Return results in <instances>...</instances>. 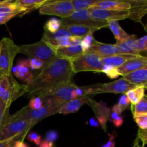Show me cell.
Returning <instances> with one entry per match:
<instances>
[{"label":"cell","mask_w":147,"mask_h":147,"mask_svg":"<svg viewBox=\"0 0 147 147\" xmlns=\"http://www.w3.org/2000/svg\"><path fill=\"white\" fill-rule=\"evenodd\" d=\"M146 65H147V57L143 55H138L134 58L129 60L123 65L119 67L118 70L120 76L123 77L129 73L139 70Z\"/></svg>","instance_id":"cell-15"},{"label":"cell","mask_w":147,"mask_h":147,"mask_svg":"<svg viewBox=\"0 0 147 147\" xmlns=\"http://www.w3.org/2000/svg\"><path fill=\"white\" fill-rule=\"evenodd\" d=\"M87 53L96 55L101 59L109 56L121 54L116 44H107L100 42L97 40L93 42V45Z\"/></svg>","instance_id":"cell-13"},{"label":"cell","mask_w":147,"mask_h":147,"mask_svg":"<svg viewBox=\"0 0 147 147\" xmlns=\"http://www.w3.org/2000/svg\"><path fill=\"white\" fill-rule=\"evenodd\" d=\"M63 26L72 36H76V37H84L89 33L94 32L96 31L93 29L85 26L78 25V24H65L63 23Z\"/></svg>","instance_id":"cell-24"},{"label":"cell","mask_w":147,"mask_h":147,"mask_svg":"<svg viewBox=\"0 0 147 147\" xmlns=\"http://www.w3.org/2000/svg\"><path fill=\"white\" fill-rule=\"evenodd\" d=\"M135 48L138 55L147 57V34L137 39Z\"/></svg>","instance_id":"cell-31"},{"label":"cell","mask_w":147,"mask_h":147,"mask_svg":"<svg viewBox=\"0 0 147 147\" xmlns=\"http://www.w3.org/2000/svg\"><path fill=\"white\" fill-rule=\"evenodd\" d=\"M83 53V51L80 44L77 45L69 46V47H63V48H60L57 50V57H62V58L69 59V60L78 55H80Z\"/></svg>","instance_id":"cell-22"},{"label":"cell","mask_w":147,"mask_h":147,"mask_svg":"<svg viewBox=\"0 0 147 147\" xmlns=\"http://www.w3.org/2000/svg\"><path fill=\"white\" fill-rule=\"evenodd\" d=\"M20 52L19 45L9 37L0 40V78L11 75L14 58Z\"/></svg>","instance_id":"cell-6"},{"label":"cell","mask_w":147,"mask_h":147,"mask_svg":"<svg viewBox=\"0 0 147 147\" xmlns=\"http://www.w3.org/2000/svg\"><path fill=\"white\" fill-rule=\"evenodd\" d=\"M101 73L106 74L108 77H109L111 79L116 78H118L120 76V74L119 73V70H118V68L110 65H103Z\"/></svg>","instance_id":"cell-34"},{"label":"cell","mask_w":147,"mask_h":147,"mask_svg":"<svg viewBox=\"0 0 147 147\" xmlns=\"http://www.w3.org/2000/svg\"><path fill=\"white\" fill-rule=\"evenodd\" d=\"M38 147H55V146L53 142H49V141L44 139V140L42 141L41 144L39 145Z\"/></svg>","instance_id":"cell-48"},{"label":"cell","mask_w":147,"mask_h":147,"mask_svg":"<svg viewBox=\"0 0 147 147\" xmlns=\"http://www.w3.org/2000/svg\"><path fill=\"white\" fill-rule=\"evenodd\" d=\"M99 0H73V4L75 11L81 9H89L94 7Z\"/></svg>","instance_id":"cell-30"},{"label":"cell","mask_w":147,"mask_h":147,"mask_svg":"<svg viewBox=\"0 0 147 147\" xmlns=\"http://www.w3.org/2000/svg\"><path fill=\"white\" fill-rule=\"evenodd\" d=\"M29 67L32 70H39V69L42 68L44 66V63L40 60H37L35 58H31L28 60Z\"/></svg>","instance_id":"cell-39"},{"label":"cell","mask_w":147,"mask_h":147,"mask_svg":"<svg viewBox=\"0 0 147 147\" xmlns=\"http://www.w3.org/2000/svg\"><path fill=\"white\" fill-rule=\"evenodd\" d=\"M14 147H29L26 144L24 143V142L22 140L17 141L14 144Z\"/></svg>","instance_id":"cell-50"},{"label":"cell","mask_w":147,"mask_h":147,"mask_svg":"<svg viewBox=\"0 0 147 147\" xmlns=\"http://www.w3.org/2000/svg\"><path fill=\"white\" fill-rule=\"evenodd\" d=\"M72 69L76 74L80 72L101 73L103 64L100 57L93 53H84L70 59Z\"/></svg>","instance_id":"cell-8"},{"label":"cell","mask_w":147,"mask_h":147,"mask_svg":"<svg viewBox=\"0 0 147 147\" xmlns=\"http://www.w3.org/2000/svg\"><path fill=\"white\" fill-rule=\"evenodd\" d=\"M137 138L142 142L143 146L147 144V130H141L139 129L137 133Z\"/></svg>","instance_id":"cell-44"},{"label":"cell","mask_w":147,"mask_h":147,"mask_svg":"<svg viewBox=\"0 0 147 147\" xmlns=\"http://www.w3.org/2000/svg\"><path fill=\"white\" fill-rule=\"evenodd\" d=\"M93 8L115 10V11H129L130 4L127 0H121V1H110V0L100 1L99 0Z\"/></svg>","instance_id":"cell-16"},{"label":"cell","mask_w":147,"mask_h":147,"mask_svg":"<svg viewBox=\"0 0 147 147\" xmlns=\"http://www.w3.org/2000/svg\"><path fill=\"white\" fill-rule=\"evenodd\" d=\"M90 99V96H84L80 98H74L66 103L59 111L58 113L60 114H70V113H76L81 108L85 103H87Z\"/></svg>","instance_id":"cell-18"},{"label":"cell","mask_w":147,"mask_h":147,"mask_svg":"<svg viewBox=\"0 0 147 147\" xmlns=\"http://www.w3.org/2000/svg\"><path fill=\"white\" fill-rule=\"evenodd\" d=\"M145 90L144 86H137L134 88L131 89L126 93L130 103L131 105H135L142 100V98L145 96Z\"/></svg>","instance_id":"cell-26"},{"label":"cell","mask_w":147,"mask_h":147,"mask_svg":"<svg viewBox=\"0 0 147 147\" xmlns=\"http://www.w3.org/2000/svg\"><path fill=\"white\" fill-rule=\"evenodd\" d=\"M16 113L22 118L30 120L34 125L37 124L42 119L52 116V115H55L53 110L50 107L44 104H43L42 107L38 110H33V109H30L27 105Z\"/></svg>","instance_id":"cell-11"},{"label":"cell","mask_w":147,"mask_h":147,"mask_svg":"<svg viewBox=\"0 0 147 147\" xmlns=\"http://www.w3.org/2000/svg\"><path fill=\"white\" fill-rule=\"evenodd\" d=\"M137 37L134 34H130L127 39L120 42L116 43L121 54L138 55L136 52V42Z\"/></svg>","instance_id":"cell-21"},{"label":"cell","mask_w":147,"mask_h":147,"mask_svg":"<svg viewBox=\"0 0 147 147\" xmlns=\"http://www.w3.org/2000/svg\"><path fill=\"white\" fill-rule=\"evenodd\" d=\"M59 134L58 133H57V131H48L46 134L45 139L54 143L55 141L57 140Z\"/></svg>","instance_id":"cell-43"},{"label":"cell","mask_w":147,"mask_h":147,"mask_svg":"<svg viewBox=\"0 0 147 147\" xmlns=\"http://www.w3.org/2000/svg\"><path fill=\"white\" fill-rule=\"evenodd\" d=\"M111 111L116 112V113H117L118 114L121 115V114L122 112H123V111H122L121 109V108L119 107V105L116 104V105H114V106H113V108H112Z\"/></svg>","instance_id":"cell-49"},{"label":"cell","mask_w":147,"mask_h":147,"mask_svg":"<svg viewBox=\"0 0 147 147\" xmlns=\"http://www.w3.org/2000/svg\"><path fill=\"white\" fill-rule=\"evenodd\" d=\"M20 52L25 55L29 59L35 58L44 63V65L50 63L57 58V50L50 43L42 39L33 44L19 45Z\"/></svg>","instance_id":"cell-4"},{"label":"cell","mask_w":147,"mask_h":147,"mask_svg":"<svg viewBox=\"0 0 147 147\" xmlns=\"http://www.w3.org/2000/svg\"><path fill=\"white\" fill-rule=\"evenodd\" d=\"M78 87L73 80L66 82L49 90L40 98L42 100L43 104L50 107L56 114L66 103L73 100V93Z\"/></svg>","instance_id":"cell-2"},{"label":"cell","mask_w":147,"mask_h":147,"mask_svg":"<svg viewBox=\"0 0 147 147\" xmlns=\"http://www.w3.org/2000/svg\"><path fill=\"white\" fill-rule=\"evenodd\" d=\"M29 13L28 10L15 3V1L8 0L7 2L0 4V14H17L20 16Z\"/></svg>","instance_id":"cell-20"},{"label":"cell","mask_w":147,"mask_h":147,"mask_svg":"<svg viewBox=\"0 0 147 147\" xmlns=\"http://www.w3.org/2000/svg\"><path fill=\"white\" fill-rule=\"evenodd\" d=\"M144 88H145V89H147V83H146V85H145L144 86Z\"/></svg>","instance_id":"cell-53"},{"label":"cell","mask_w":147,"mask_h":147,"mask_svg":"<svg viewBox=\"0 0 147 147\" xmlns=\"http://www.w3.org/2000/svg\"><path fill=\"white\" fill-rule=\"evenodd\" d=\"M132 147H143V146H142L140 144H139V139H138V138H136V139H135L134 142L133 146Z\"/></svg>","instance_id":"cell-51"},{"label":"cell","mask_w":147,"mask_h":147,"mask_svg":"<svg viewBox=\"0 0 147 147\" xmlns=\"http://www.w3.org/2000/svg\"><path fill=\"white\" fill-rule=\"evenodd\" d=\"M7 1H8V0H0V4H4V3L7 2Z\"/></svg>","instance_id":"cell-52"},{"label":"cell","mask_w":147,"mask_h":147,"mask_svg":"<svg viewBox=\"0 0 147 147\" xmlns=\"http://www.w3.org/2000/svg\"><path fill=\"white\" fill-rule=\"evenodd\" d=\"M74 75L70 60L57 57L44 65L41 72L27 85V96L31 98L40 97L59 85L73 80Z\"/></svg>","instance_id":"cell-1"},{"label":"cell","mask_w":147,"mask_h":147,"mask_svg":"<svg viewBox=\"0 0 147 147\" xmlns=\"http://www.w3.org/2000/svg\"><path fill=\"white\" fill-rule=\"evenodd\" d=\"M48 0H17L15 3L21 7H24L29 12L36 9H40Z\"/></svg>","instance_id":"cell-27"},{"label":"cell","mask_w":147,"mask_h":147,"mask_svg":"<svg viewBox=\"0 0 147 147\" xmlns=\"http://www.w3.org/2000/svg\"><path fill=\"white\" fill-rule=\"evenodd\" d=\"M131 110L133 113V118L147 115V95L145 94L142 100L138 102L136 104L131 105Z\"/></svg>","instance_id":"cell-28"},{"label":"cell","mask_w":147,"mask_h":147,"mask_svg":"<svg viewBox=\"0 0 147 147\" xmlns=\"http://www.w3.org/2000/svg\"><path fill=\"white\" fill-rule=\"evenodd\" d=\"M118 105H119V106L121 109L123 111L129 107V105H130V102H129L126 94H123V96L121 97L120 100H119V103H118Z\"/></svg>","instance_id":"cell-41"},{"label":"cell","mask_w":147,"mask_h":147,"mask_svg":"<svg viewBox=\"0 0 147 147\" xmlns=\"http://www.w3.org/2000/svg\"><path fill=\"white\" fill-rule=\"evenodd\" d=\"M137 86L134 85L126 80L124 78H121L116 80L106 83H97L88 86H83L86 96H94L100 93H123L126 94L131 89L134 88Z\"/></svg>","instance_id":"cell-7"},{"label":"cell","mask_w":147,"mask_h":147,"mask_svg":"<svg viewBox=\"0 0 147 147\" xmlns=\"http://www.w3.org/2000/svg\"><path fill=\"white\" fill-rule=\"evenodd\" d=\"M27 85L20 84L12 74L0 78V99L8 106L27 93Z\"/></svg>","instance_id":"cell-5"},{"label":"cell","mask_w":147,"mask_h":147,"mask_svg":"<svg viewBox=\"0 0 147 147\" xmlns=\"http://www.w3.org/2000/svg\"><path fill=\"white\" fill-rule=\"evenodd\" d=\"M65 24H78L93 29L96 31L104 27H109L108 22L98 21L92 18L88 9H81L75 11L71 16L61 19Z\"/></svg>","instance_id":"cell-9"},{"label":"cell","mask_w":147,"mask_h":147,"mask_svg":"<svg viewBox=\"0 0 147 147\" xmlns=\"http://www.w3.org/2000/svg\"><path fill=\"white\" fill-rule=\"evenodd\" d=\"M17 16L20 17V15L17 14H0V25L6 24L10 20Z\"/></svg>","instance_id":"cell-42"},{"label":"cell","mask_w":147,"mask_h":147,"mask_svg":"<svg viewBox=\"0 0 147 147\" xmlns=\"http://www.w3.org/2000/svg\"><path fill=\"white\" fill-rule=\"evenodd\" d=\"M63 26V22L61 20L57 18H51L45 24V31L50 34H54L57 30H60Z\"/></svg>","instance_id":"cell-29"},{"label":"cell","mask_w":147,"mask_h":147,"mask_svg":"<svg viewBox=\"0 0 147 147\" xmlns=\"http://www.w3.org/2000/svg\"><path fill=\"white\" fill-rule=\"evenodd\" d=\"M112 122H113V124L115 125V126H116V127H120V126H121L122 124L123 123V118H122L121 116H119L117 118H116V119H115Z\"/></svg>","instance_id":"cell-46"},{"label":"cell","mask_w":147,"mask_h":147,"mask_svg":"<svg viewBox=\"0 0 147 147\" xmlns=\"http://www.w3.org/2000/svg\"><path fill=\"white\" fill-rule=\"evenodd\" d=\"M19 140L23 141L24 139L22 137H15L13 138V139L2 141V142H0V147H14L15 142Z\"/></svg>","instance_id":"cell-40"},{"label":"cell","mask_w":147,"mask_h":147,"mask_svg":"<svg viewBox=\"0 0 147 147\" xmlns=\"http://www.w3.org/2000/svg\"><path fill=\"white\" fill-rule=\"evenodd\" d=\"M26 138L27 139V140H29L31 142H34L37 146H39V145L41 144L42 142V137L40 134L35 133V132H29L27 134Z\"/></svg>","instance_id":"cell-38"},{"label":"cell","mask_w":147,"mask_h":147,"mask_svg":"<svg viewBox=\"0 0 147 147\" xmlns=\"http://www.w3.org/2000/svg\"><path fill=\"white\" fill-rule=\"evenodd\" d=\"M88 123L93 127H99L100 126V123H99L98 120L96 117H93L88 121Z\"/></svg>","instance_id":"cell-47"},{"label":"cell","mask_w":147,"mask_h":147,"mask_svg":"<svg viewBox=\"0 0 147 147\" xmlns=\"http://www.w3.org/2000/svg\"><path fill=\"white\" fill-rule=\"evenodd\" d=\"M138 55H140L118 54L104 57V58L101 59V60L104 65H110L119 68L129 60L134 58Z\"/></svg>","instance_id":"cell-17"},{"label":"cell","mask_w":147,"mask_h":147,"mask_svg":"<svg viewBox=\"0 0 147 147\" xmlns=\"http://www.w3.org/2000/svg\"><path fill=\"white\" fill-rule=\"evenodd\" d=\"M9 109L10 106L6 105L0 99V129L4 124L5 121L7 120V118L9 116Z\"/></svg>","instance_id":"cell-33"},{"label":"cell","mask_w":147,"mask_h":147,"mask_svg":"<svg viewBox=\"0 0 147 147\" xmlns=\"http://www.w3.org/2000/svg\"><path fill=\"white\" fill-rule=\"evenodd\" d=\"M39 11L40 14L56 16L61 19H64L71 16L75 11V9L72 0H48L47 2L39 9Z\"/></svg>","instance_id":"cell-10"},{"label":"cell","mask_w":147,"mask_h":147,"mask_svg":"<svg viewBox=\"0 0 147 147\" xmlns=\"http://www.w3.org/2000/svg\"><path fill=\"white\" fill-rule=\"evenodd\" d=\"M109 140L102 147H115V136L116 134L114 133L111 134H109Z\"/></svg>","instance_id":"cell-45"},{"label":"cell","mask_w":147,"mask_h":147,"mask_svg":"<svg viewBox=\"0 0 147 147\" xmlns=\"http://www.w3.org/2000/svg\"><path fill=\"white\" fill-rule=\"evenodd\" d=\"M126 80L136 86H144L147 83V65L123 76Z\"/></svg>","instance_id":"cell-19"},{"label":"cell","mask_w":147,"mask_h":147,"mask_svg":"<svg viewBox=\"0 0 147 147\" xmlns=\"http://www.w3.org/2000/svg\"><path fill=\"white\" fill-rule=\"evenodd\" d=\"M43 106V102L41 98L34 97L30 99V103H29V108L33 110H38L41 109Z\"/></svg>","instance_id":"cell-36"},{"label":"cell","mask_w":147,"mask_h":147,"mask_svg":"<svg viewBox=\"0 0 147 147\" xmlns=\"http://www.w3.org/2000/svg\"><path fill=\"white\" fill-rule=\"evenodd\" d=\"M130 4L129 17L136 22L142 23V17L147 14V0H127Z\"/></svg>","instance_id":"cell-14"},{"label":"cell","mask_w":147,"mask_h":147,"mask_svg":"<svg viewBox=\"0 0 147 147\" xmlns=\"http://www.w3.org/2000/svg\"><path fill=\"white\" fill-rule=\"evenodd\" d=\"M93 33L94 32L89 33L88 34L85 36V37H83V39H82L80 45H81L82 49H83V53H87V52L88 51V50L90 48L92 45H93V42L96 40L94 39V37H93Z\"/></svg>","instance_id":"cell-32"},{"label":"cell","mask_w":147,"mask_h":147,"mask_svg":"<svg viewBox=\"0 0 147 147\" xmlns=\"http://www.w3.org/2000/svg\"><path fill=\"white\" fill-rule=\"evenodd\" d=\"M34 126L30 120L22 118L17 113H14L7 118L0 129V142L15 137L24 139Z\"/></svg>","instance_id":"cell-3"},{"label":"cell","mask_w":147,"mask_h":147,"mask_svg":"<svg viewBox=\"0 0 147 147\" xmlns=\"http://www.w3.org/2000/svg\"><path fill=\"white\" fill-rule=\"evenodd\" d=\"M14 76H15L17 78H19L20 80L24 82V83H26V85L30 84L34 78V76H33V74L30 71L27 73H17V74L14 75Z\"/></svg>","instance_id":"cell-35"},{"label":"cell","mask_w":147,"mask_h":147,"mask_svg":"<svg viewBox=\"0 0 147 147\" xmlns=\"http://www.w3.org/2000/svg\"><path fill=\"white\" fill-rule=\"evenodd\" d=\"M134 121L141 130H147V115L139 116L134 118Z\"/></svg>","instance_id":"cell-37"},{"label":"cell","mask_w":147,"mask_h":147,"mask_svg":"<svg viewBox=\"0 0 147 147\" xmlns=\"http://www.w3.org/2000/svg\"><path fill=\"white\" fill-rule=\"evenodd\" d=\"M87 104L91 107L93 109V112L96 114V117H100V116H103L109 119V116L111 112V109L109 107H108L107 105L104 103H98V102L95 101L93 99L90 98V99L88 101Z\"/></svg>","instance_id":"cell-23"},{"label":"cell","mask_w":147,"mask_h":147,"mask_svg":"<svg viewBox=\"0 0 147 147\" xmlns=\"http://www.w3.org/2000/svg\"><path fill=\"white\" fill-rule=\"evenodd\" d=\"M88 11L92 18L98 21H119L129 17V11H115L99 8L89 9Z\"/></svg>","instance_id":"cell-12"},{"label":"cell","mask_w":147,"mask_h":147,"mask_svg":"<svg viewBox=\"0 0 147 147\" xmlns=\"http://www.w3.org/2000/svg\"><path fill=\"white\" fill-rule=\"evenodd\" d=\"M108 24H109V28L111 30L112 33L114 35L116 43L123 41L130 36V34L125 32L121 27L119 21L111 20V21H108Z\"/></svg>","instance_id":"cell-25"}]
</instances>
